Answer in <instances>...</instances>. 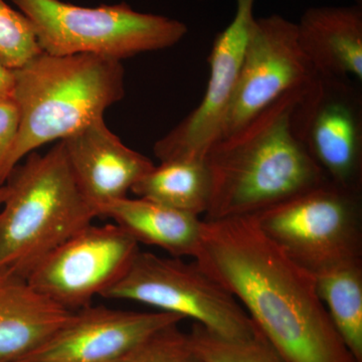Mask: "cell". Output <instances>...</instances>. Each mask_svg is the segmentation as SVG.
Returning a JSON list of instances; mask_svg holds the SVG:
<instances>
[{
    "mask_svg": "<svg viewBox=\"0 0 362 362\" xmlns=\"http://www.w3.org/2000/svg\"><path fill=\"white\" fill-rule=\"evenodd\" d=\"M194 261L242 305L284 362H358L317 291L254 216L202 220Z\"/></svg>",
    "mask_w": 362,
    "mask_h": 362,
    "instance_id": "1",
    "label": "cell"
},
{
    "mask_svg": "<svg viewBox=\"0 0 362 362\" xmlns=\"http://www.w3.org/2000/svg\"><path fill=\"white\" fill-rule=\"evenodd\" d=\"M180 324L156 331L117 362H202Z\"/></svg>",
    "mask_w": 362,
    "mask_h": 362,
    "instance_id": "21",
    "label": "cell"
},
{
    "mask_svg": "<svg viewBox=\"0 0 362 362\" xmlns=\"http://www.w3.org/2000/svg\"><path fill=\"white\" fill-rule=\"evenodd\" d=\"M199 1H206V0H199Z\"/></svg>",
    "mask_w": 362,
    "mask_h": 362,
    "instance_id": "25",
    "label": "cell"
},
{
    "mask_svg": "<svg viewBox=\"0 0 362 362\" xmlns=\"http://www.w3.org/2000/svg\"><path fill=\"white\" fill-rule=\"evenodd\" d=\"M73 313L35 289L25 276L0 270V361L30 356Z\"/></svg>",
    "mask_w": 362,
    "mask_h": 362,
    "instance_id": "14",
    "label": "cell"
},
{
    "mask_svg": "<svg viewBox=\"0 0 362 362\" xmlns=\"http://www.w3.org/2000/svg\"><path fill=\"white\" fill-rule=\"evenodd\" d=\"M317 291L347 349L362 362V259L314 274Z\"/></svg>",
    "mask_w": 362,
    "mask_h": 362,
    "instance_id": "18",
    "label": "cell"
},
{
    "mask_svg": "<svg viewBox=\"0 0 362 362\" xmlns=\"http://www.w3.org/2000/svg\"><path fill=\"white\" fill-rule=\"evenodd\" d=\"M185 319L168 312L115 310L90 306L18 362H117L156 331Z\"/></svg>",
    "mask_w": 362,
    "mask_h": 362,
    "instance_id": "12",
    "label": "cell"
},
{
    "mask_svg": "<svg viewBox=\"0 0 362 362\" xmlns=\"http://www.w3.org/2000/svg\"><path fill=\"white\" fill-rule=\"evenodd\" d=\"M291 126L329 182L361 194L362 95L350 78L316 73L298 98Z\"/></svg>",
    "mask_w": 362,
    "mask_h": 362,
    "instance_id": "8",
    "label": "cell"
},
{
    "mask_svg": "<svg viewBox=\"0 0 362 362\" xmlns=\"http://www.w3.org/2000/svg\"><path fill=\"white\" fill-rule=\"evenodd\" d=\"M32 23L40 49L52 56L93 54L116 61L175 47L182 21L135 11L125 2L96 7L62 0H11Z\"/></svg>",
    "mask_w": 362,
    "mask_h": 362,
    "instance_id": "5",
    "label": "cell"
},
{
    "mask_svg": "<svg viewBox=\"0 0 362 362\" xmlns=\"http://www.w3.org/2000/svg\"><path fill=\"white\" fill-rule=\"evenodd\" d=\"M305 87L214 143L204 157L211 182L204 220L255 216L327 182L292 129L293 108Z\"/></svg>",
    "mask_w": 362,
    "mask_h": 362,
    "instance_id": "2",
    "label": "cell"
},
{
    "mask_svg": "<svg viewBox=\"0 0 362 362\" xmlns=\"http://www.w3.org/2000/svg\"><path fill=\"white\" fill-rule=\"evenodd\" d=\"M0 362H2V361H0Z\"/></svg>",
    "mask_w": 362,
    "mask_h": 362,
    "instance_id": "26",
    "label": "cell"
},
{
    "mask_svg": "<svg viewBox=\"0 0 362 362\" xmlns=\"http://www.w3.org/2000/svg\"><path fill=\"white\" fill-rule=\"evenodd\" d=\"M139 251L115 223H90L49 252L26 278L54 303L75 312L115 285Z\"/></svg>",
    "mask_w": 362,
    "mask_h": 362,
    "instance_id": "9",
    "label": "cell"
},
{
    "mask_svg": "<svg viewBox=\"0 0 362 362\" xmlns=\"http://www.w3.org/2000/svg\"><path fill=\"white\" fill-rule=\"evenodd\" d=\"M96 211L98 218L113 221L138 245L159 247L175 258H194L201 237L199 216L144 197H124Z\"/></svg>",
    "mask_w": 362,
    "mask_h": 362,
    "instance_id": "16",
    "label": "cell"
},
{
    "mask_svg": "<svg viewBox=\"0 0 362 362\" xmlns=\"http://www.w3.org/2000/svg\"><path fill=\"white\" fill-rule=\"evenodd\" d=\"M256 0H235L232 21L214 39L209 54V77L199 106L154 144L159 161L204 159L218 139L228 104L239 78L254 25Z\"/></svg>",
    "mask_w": 362,
    "mask_h": 362,
    "instance_id": "11",
    "label": "cell"
},
{
    "mask_svg": "<svg viewBox=\"0 0 362 362\" xmlns=\"http://www.w3.org/2000/svg\"><path fill=\"white\" fill-rule=\"evenodd\" d=\"M315 75L300 47L296 23L280 14L256 18L218 139L237 132L286 93L308 85Z\"/></svg>",
    "mask_w": 362,
    "mask_h": 362,
    "instance_id": "10",
    "label": "cell"
},
{
    "mask_svg": "<svg viewBox=\"0 0 362 362\" xmlns=\"http://www.w3.org/2000/svg\"><path fill=\"white\" fill-rule=\"evenodd\" d=\"M14 86L13 71L0 64V96L13 94Z\"/></svg>",
    "mask_w": 362,
    "mask_h": 362,
    "instance_id": "23",
    "label": "cell"
},
{
    "mask_svg": "<svg viewBox=\"0 0 362 362\" xmlns=\"http://www.w3.org/2000/svg\"><path fill=\"white\" fill-rule=\"evenodd\" d=\"M42 52L30 20L0 0V64L14 71Z\"/></svg>",
    "mask_w": 362,
    "mask_h": 362,
    "instance_id": "20",
    "label": "cell"
},
{
    "mask_svg": "<svg viewBox=\"0 0 362 362\" xmlns=\"http://www.w3.org/2000/svg\"><path fill=\"white\" fill-rule=\"evenodd\" d=\"M298 40L314 71L362 78V6L307 8L296 23Z\"/></svg>",
    "mask_w": 362,
    "mask_h": 362,
    "instance_id": "15",
    "label": "cell"
},
{
    "mask_svg": "<svg viewBox=\"0 0 362 362\" xmlns=\"http://www.w3.org/2000/svg\"><path fill=\"white\" fill-rule=\"evenodd\" d=\"M21 126V111L13 95L0 96V185H6L4 166L16 142Z\"/></svg>",
    "mask_w": 362,
    "mask_h": 362,
    "instance_id": "22",
    "label": "cell"
},
{
    "mask_svg": "<svg viewBox=\"0 0 362 362\" xmlns=\"http://www.w3.org/2000/svg\"><path fill=\"white\" fill-rule=\"evenodd\" d=\"M188 335L202 362H284L259 330L249 339H230L194 323Z\"/></svg>",
    "mask_w": 362,
    "mask_h": 362,
    "instance_id": "19",
    "label": "cell"
},
{
    "mask_svg": "<svg viewBox=\"0 0 362 362\" xmlns=\"http://www.w3.org/2000/svg\"><path fill=\"white\" fill-rule=\"evenodd\" d=\"M102 297L138 302L192 319L230 339H249L258 332L230 292L194 261L182 258L139 251L123 277Z\"/></svg>",
    "mask_w": 362,
    "mask_h": 362,
    "instance_id": "6",
    "label": "cell"
},
{
    "mask_svg": "<svg viewBox=\"0 0 362 362\" xmlns=\"http://www.w3.org/2000/svg\"><path fill=\"white\" fill-rule=\"evenodd\" d=\"M7 194H8V187H7V185H0V207H1L4 201H6Z\"/></svg>",
    "mask_w": 362,
    "mask_h": 362,
    "instance_id": "24",
    "label": "cell"
},
{
    "mask_svg": "<svg viewBox=\"0 0 362 362\" xmlns=\"http://www.w3.org/2000/svg\"><path fill=\"white\" fill-rule=\"evenodd\" d=\"M13 75L11 95L20 108L21 126L4 163L6 182L28 154L104 117L125 95L122 62L93 54L42 52Z\"/></svg>",
    "mask_w": 362,
    "mask_h": 362,
    "instance_id": "3",
    "label": "cell"
},
{
    "mask_svg": "<svg viewBox=\"0 0 362 362\" xmlns=\"http://www.w3.org/2000/svg\"><path fill=\"white\" fill-rule=\"evenodd\" d=\"M211 185L204 159L177 158L154 165L136 183L132 192L201 218L209 209Z\"/></svg>",
    "mask_w": 362,
    "mask_h": 362,
    "instance_id": "17",
    "label": "cell"
},
{
    "mask_svg": "<svg viewBox=\"0 0 362 362\" xmlns=\"http://www.w3.org/2000/svg\"><path fill=\"white\" fill-rule=\"evenodd\" d=\"M25 158L7 178L8 194L0 207V270L28 277L98 216L78 187L63 141Z\"/></svg>",
    "mask_w": 362,
    "mask_h": 362,
    "instance_id": "4",
    "label": "cell"
},
{
    "mask_svg": "<svg viewBox=\"0 0 362 362\" xmlns=\"http://www.w3.org/2000/svg\"><path fill=\"white\" fill-rule=\"evenodd\" d=\"M62 141L78 187L95 209L127 197L154 166L148 157L126 146L104 117Z\"/></svg>",
    "mask_w": 362,
    "mask_h": 362,
    "instance_id": "13",
    "label": "cell"
},
{
    "mask_svg": "<svg viewBox=\"0 0 362 362\" xmlns=\"http://www.w3.org/2000/svg\"><path fill=\"white\" fill-rule=\"evenodd\" d=\"M254 216L268 237L311 273L361 259L359 192L327 181Z\"/></svg>",
    "mask_w": 362,
    "mask_h": 362,
    "instance_id": "7",
    "label": "cell"
}]
</instances>
